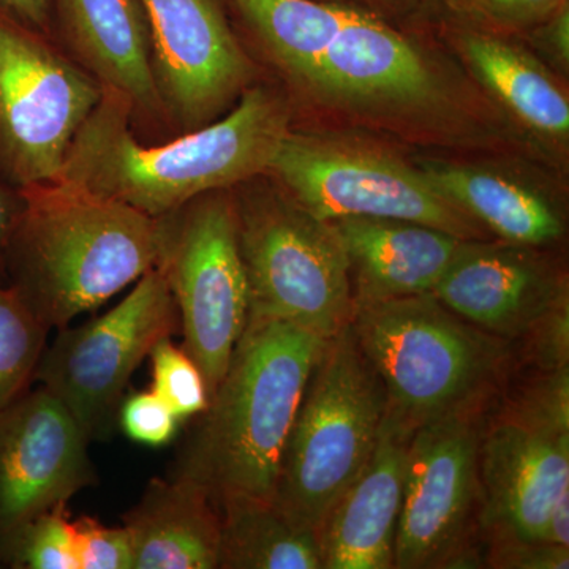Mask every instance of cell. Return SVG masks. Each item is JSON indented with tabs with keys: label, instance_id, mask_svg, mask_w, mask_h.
Here are the masks:
<instances>
[{
	"label": "cell",
	"instance_id": "cell-1",
	"mask_svg": "<svg viewBox=\"0 0 569 569\" xmlns=\"http://www.w3.org/2000/svg\"><path fill=\"white\" fill-rule=\"evenodd\" d=\"M252 37L301 102L342 121L456 151L530 142L455 56L365 11L293 0Z\"/></svg>",
	"mask_w": 569,
	"mask_h": 569
},
{
	"label": "cell",
	"instance_id": "cell-2",
	"mask_svg": "<svg viewBox=\"0 0 569 569\" xmlns=\"http://www.w3.org/2000/svg\"><path fill=\"white\" fill-rule=\"evenodd\" d=\"M132 121L126 99L103 89L59 182L159 219L200 194L266 174L291 130L293 107L282 89L254 82L222 118L163 144L138 140Z\"/></svg>",
	"mask_w": 569,
	"mask_h": 569
},
{
	"label": "cell",
	"instance_id": "cell-3",
	"mask_svg": "<svg viewBox=\"0 0 569 569\" xmlns=\"http://www.w3.org/2000/svg\"><path fill=\"white\" fill-rule=\"evenodd\" d=\"M326 340L288 321H247L170 477L200 486L217 508L234 498L274 501L284 443Z\"/></svg>",
	"mask_w": 569,
	"mask_h": 569
},
{
	"label": "cell",
	"instance_id": "cell-4",
	"mask_svg": "<svg viewBox=\"0 0 569 569\" xmlns=\"http://www.w3.org/2000/svg\"><path fill=\"white\" fill-rule=\"evenodd\" d=\"M24 192L3 279L50 331L99 309L156 268L153 217L59 181Z\"/></svg>",
	"mask_w": 569,
	"mask_h": 569
},
{
	"label": "cell",
	"instance_id": "cell-5",
	"mask_svg": "<svg viewBox=\"0 0 569 569\" xmlns=\"http://www.w3.org/2000/svg\"><path fill=\"white\" fill-rule=\"evenodd\" d=\"M351 329L383 385L388 413L411 430L482 408L509 362L505 339L432 293L356 305Z\"/></svg>",
	"mask_w": 569,
	"mask_h": 569
},
{
	"label": "cell",
	"instance_id": "cell-6",
	"mask_svg": "<svg viewBox=\"0 0 569 569\" xmlns=\"http://www.w3.org/2000/svg\"><path fill=\"white\" fill-rule=\"evenodd\" d=\"M249 320H279L332 339L353 320L350 264L335 224L268 174L231 189Z\"/></svg>",
	"mask_w": 569,
	"mask_h": 569
},
{
	"label": "cell",
	"instance_id": "cell-7",
	"mask_svg": "<svg viewBox=\"0 0 569 569\" xmlns=\"http://www.w3.org/2000/svg\"><path fill=\"white\" fill-rule=\"evenodd\" d=\"M388 399L351 325L326 340L284 443L274 501L320 533L377 447Z\"/></svg>",
	"mask_w": 569,
	"mask_h": 569
},
{
	"label": "cell",
	"instance_id": "cell-8",
	"mask_svg": "<svg viewBox=\"0 0 569 569\" xmlns=\"http://www.w3.org/2000/svg\"><path fill=\"white\" fill-rule=\"evenodd\" d=\"M266 174L318 219L408 220L463 239L488 231L438 192L421 168L387 146L331 130H293Z\"/></svg>",
	"mask_w": 569,
	"mask_h": 569
},
{
	"label": "cell",
	"instance_id": "cell-9",
	"mask_svg": "<svg viewBox=\"0 0 569 569\" xmlns=\"http://www.w3.org/2000/svg\"><path fill=\"white\" fill-rule=\"evenodd\" d=\"M157 220L156 268L178 307L182 348L200 367L212 397L249 321L233 194L213 190Z\"/></svg>",
	"mask_w": 569,
	"mask_h": 569
},
{
	"label": "cell",
	"instance_id": "cell-10",
	"mask_svg": "<svg viewBox=\"0 0 569 569\" xmlns=\"http://www.w3.org/2000/svg\"><path fill=\"white\" fill-rule=\"evenodd\" d=\"M102 96L50 36L0 13V178L20 189L59 181Z\"/></svg>",
	"mask_w": 569,
	"mask_h": 569
},
{
	"label": "cell",
	"instance_id": "cell-11",
	"mask_svg": "<svg viewBox=\"0 0 569 569\" xmlns=\"http://www.w3.org/2000/svg\"><path fill=\"white\" fill-rule=\"evenodd\" d=\"M179 312L159 269L104 316L59 329L44 348L33 381L54 396L89 440L110 437L123 391L159 340L178 329Z\"/></svg>",
	"mask_w": 569,
	"mask_h": 569
},
{
	"label": "cell",
	"instance_id": "cell-12",
	"mask_svg": "<svg viewBox=\"0 0 569 569\" xmlns=\"http://www.w3.org/2000/svg\"><path fill=\"white\" fill-rule=\"evenodd\" d=\"M153 81L164 118L181 133L227 114L257 82L258 69L219 0H141Z\"/></svg>",
	"mask_w": 569,
	"mask_h": 569
},
{
	"label": "cell",
	"instance_id": "cell-13",
	"mask_svg": "<svg viewBox=\"0 0 569 569\" xmlns=\"http://www.w3.org/2000/svg\"><path fill=\"white\" fill-rule=\"evenodd\" d=\"M481 408L417 427L408 448L395 568H443L466 541L479 496Z\"/></svg>",
	"mask_w": 569,
	"mask_h": 569
},
{
	"label": "cell",
	"instance_id": "cell-14",
	"mask_svg": "<svg viewBox=\"0 0 569 569\" xmlns=\"http://www.w3.org/2000/svg\"><path fill=\"white\" fill-rule=\"evenodd\" d=\"M89 443L44 388L26 389L0 408V549L31 520L93 485Z\"/></svg>",
	"mask_w": 569,
	"mask_h": 569
},
{
	"label": "cell",
	"instance_id": "cell-15",
	"mask_svg": "<svg viewBox=\"0 0 569 569\" xmlns=\"http://www.w3.org/2000/svg\"><path fill=\"white\" fill-rule=\"evenodd\" d=\"M441 305L482 331L516 339L568 298V282L535 247L462 241L433 288Z\"/></svg>",
	"mask_w": 569,
	"mask_h": 569
},
{
	"label": "cell",
	"instance_id": "cell-16",
	"mask_svg": "<svg viewBox=\"0 0 569 569\" xmlns=\"http://www.w3.org/2000/svg\"><path fill=\"white\" fill-rule=\"evenodd\" d=\"M569 489V433L512 417L479 447L481 523L492 539L541 541L550 511Z\"/></svg>",
	"mask_w": 569,
	"mask_h": 569
},
{
	"label": "cell",
	"instance_id": "cell-17",
	"mask_svg": "<svg viewBox=\"0 0 569 569\" xmlns=\"http://www.w3.org/2000/svg\"><path fill=\"white\" fill-rule=\"evenodd\" d=\"M51 13L52 29L70 59L103 89L126 99L133 118L167 122L141 0H51Z\"/></svg>",
	"mask_w": 569,
	"mask_h": 569
},
{
	"label": "cell",
	"instance_id": "cell-18",
	"mask_svg": "<svg viewBox=\"0 0 569 569\" xmlns=\"http://www.w3.org/2000/svg\"><path fill=\"white\" fill-rule=\"evenodd\" d=\"M411 436L413 430L387 413L369 462L318 533L323 569L395 568Z\"/></svg>",
	"mask_w": 569,
	"mask_h": 569
},
{
	"label": "cell",
	"instance_id": "cell-19",
	"mask_svg": "<svg viewBox=\"0 0 569 569\" xmlns=\"http://www.w3.org/2000/svg\"><path fill=\"white\" fill-rule=\"evenodd\" d=\"M456 61L509 121L537 146L563 152L569 142V97L560 74L526 44L466 26L448 29Z\"/></svg>",
	"mask_w": 569,
	"mask_h": 569
},
{
	"label": "cell",
	"instance_id": "cell-20",
	"mask_svg": "<svg viewBox=\"0 0 569 569\" xmlns=\"http://www.w3.org/2000/svg\"><path fill=\"white\" fill-rule=\"evenodd\" d=\"M438 192L509 244L538 247L565 234L563 213L548 187L493 160L415 159Z\"/></svg>",
	"mask_w": 569,
	"mask_h": 569
},
{
	"label": "cell",
	"instance_id": "cell-21",
	"mask_svg": "<svg viewBox=\"0 0 569 569\" xmlns=\"http://www.w3.org/2000/svg\"><path fill=\"white\" fill-rule=\"evenodd\" d=\"M350 264L356 305L432 293L463 239L408 220H332Z\"/></svg>",
	"mask_w": 569,
	"mask_h": 569
},
{
	"label": "cell",
	"instance_id": "cell-22",
	"mask_svg": "<svg viewBox=\"0 0 569 569\" xmlns=\"http://www.w3.org/2000/svg\"><path fill=\"white\" fill-rule=\"evenodd\" d=\"M133 569L219 568L220 512L189 479L153 478L126 516Z\"/></svg>",
	"mask_w": 569,
	"mask_h": 569
},
{
	"label": "cell",
	"instance_id": "cell-23",
	"mask_svg": "<svg viewBox=\"0 0 569 569\" xmlns=\"http://www.w3.org/2000/svg\"><path fill=\"white\" fill-rule=\"evenodd\" d=\"M219 568L321 569L320 539L276 501L234 498L220 505Z\"/></svg>",
	"mask_w": 569,
	"mask_h": 569
},
{
	"label": "cell",
	"instance_id": "cell-24",
	"mask_svg": "<svg viewBox=\"0 0 569 569\" xmlns=\"http://www.w3.org/2000/svg\"><path fill=\"white\" fill-rule=\"evenodd\" d=\"M48 332L17 291L0 282V408L33 383Z\"/></svg>",
	"mask_w": 569,
	"mask_h": 569
},
{
	"label": "cell",
	"instance_id": "cell-25",
	"mask_svg": "<svg viewBox=\"0 0 569 569\" xmlns=\"http://www.w3.org/2000/svg\"><path fill=\"white\" fill-rule=\"evenodd\" d=\"M80 569L77 530L67 505L43 512L0 549V568Z\"/></svg>",
	"mask_w": 569,
	"mask_h": 569
},
{
	"label": "cell",
	"instance_id": "cell-26",
	"mask_svg": "<svg viewBox=\"0 0 569 569\" xmlns=\"http://www.w3.org/2000/svg\"><path fill=\"white\" fill-rule=\"evenodd\" d=\"M152 362V391L162 397L179 421L200 417L211 403L200 367L170 337L159 340L149 353Z\"/></svg>",
	"mask_w": 569,
	"mask_h": 569
},
{
	"label": "cell",
	"instance_id": "cell-27",
	"mask_svg": "<svg viewBox=\"0 0 569 569\" xmlns=\"http://www.w3.org/2000/svg\"><path fill=\"white\" fill-rule=\"evenodd\" d=\"M456 26L500 33L526 36L559 9V0H441Z\"/></svg>",
	"mask_w": 569,
	"mask_h": 569
},
{
	"label": "cell",
	"instance_id": "cell-28",
	"mask_svg": "<svg viewBox=\"0 0 569 569\" xmlns=\"http://www.w3.org/2000/svg\"><path fill=\"white\" fill-rule=\"evenodd\" d=\"M119 422L130 440L159 448L173 440L179 418L162 397L151 389L134 392L123 400L119 407Z\"/></svg>",
	"mask_w": 569,
	"mask_h": 569
},
{
	"label": "cell",
	"instance_id": "cell-29",
	"mask_svg": "<svg viewBox=\"0 0 569 569\" xmlns=\"http://www.w3.org/2000/svg\"><path fill=\"white\" fill-rule=\"evenodd\" d=\"M80 569H133L132 539L126 527H107L99 520H74Z\"/></svg>",
	"mask_w": 569,
	"mask_h": 569
},
{
	"label": "cell",
	"instance_id": "cell-30",
	"mask_svg": "<svg viewBox=\"0 0 569 569\" xmlns=\"http://www.w3.org/2000/svg\"><path fill=\"white\" fill-rule=\"evenodd\" d=\"M512 417L553 432L569 433V366L549 370V376L531 389Z\"/></svg>",
	"mask_w": 569,
	"mask_h": 569
},
{
	"label": "cell",
	"instance_id": "cell-31",
	"mask_svg": "<svg viewBox=\"0 0 569 569\" xmlns=\"http://www.w3.org/2000/svg\"><path fill=\"white\" fill-rule=\"evenodd\" d=\"M489 563L501 569H568L569 548L527 539H492Z\"/></svg>",
	"mask_w": 569,
	"mask_h": 569
},
{
	"label": "cell",
	"instance_id": "cell-32",
	"mask_svg": "<svg viewBox=\"0 0 569 569\" xmlns=\"http://www.w3.org/2000/svg\"><path fill=\"white\" fill-rule=\"evenodd\" d=\"M535 361L548 370L569 366V299L553 307L526 335Z\"/></svg>",
	"mask_w": 569,
	"mask_h": 569
},
{
	"label": "cell",
	"instance_id": "cell-33",
	"mask_svg": "<svg viewBox=\"0 0 569 569\" xmlns=\"http://www.w3.org/2000/svg\"><path fill=\"white\" fill-rule=\"evenodd\" d=\"M530 50L561 78L569 71V3L527 32Z\"/></svg>",
	"mask_w": 569,
	"mask_h": 569
},
{
	"label": "cell",
	"instance_id": "cell-34",
	"mask_svg": "<svg viewBox=\"0 0 569 569\" xmlns=\"http://www.w3.org/2000/svg\"><path fill=\"white\" fill-rule=\"evenodd\" d=\"M24 208V189L0 178V282L3 280L7 249H9L11 236L17 230Z\"/></svg>",
	"mask_w": 569,
	"mask_h": 569
},
{
	"label": "cell",
	"instance_id": "cell-35",
	"mask_svg": "<svg viewBox=\"0 0 569 569\" xmlns=\"http://www.w3.org/2000/svg\"><path fill=\"white\" fill-rule=\"evenodd\" d=\"M313 2L350 7V9L365 11L378 20L392 24V22L410 18L411 14L421 10L429 0H313Z\"/></svg>",
	"mask_w": 569,
	"mask_h": 569
},
{
	"label": "cell",
	"instance_id": "cell-36",
	"mask_svg": "<svg viewBox=\"0 0 569 569\" xmlns=\"http://www.w3.org/2000/svg\"><path fill=\"white\" fill-rule=\"evenodd\" d=\"M0 13L33 31L52 36L51 0H0Z\"/></svg>",
	"mask_w": 569,
	"mask_h": 569
},
{
	"label": "cell",
	"instance_id": "cell-37",
	"mask_svg": "<svg viewBox=\"0 0 569 569\" xmlns=\"http://www.w3.org/2000/svg\"><path fill=\"white\" fill-rule=\"evenodd\" d=\"M541 541L569 548V489L553 505Z\"/></svg>",
	"mask_w": 569,
	"mask_h": 569
},
{
	"label": "cell",
	"instance_id": "cell-38",
	"mask_svg": "<svg viewBox=\"0 0 569 569\" xmlns=\"http://www.w3.org/2000/svg\"><path fill=\"white\" fill-rule=\"evenodd\" d=\"M560 6H565V3H569V0H559Z\"/></svg>",
	"mask_w": 569,
	"mask_h": 569
}]
</instances>
